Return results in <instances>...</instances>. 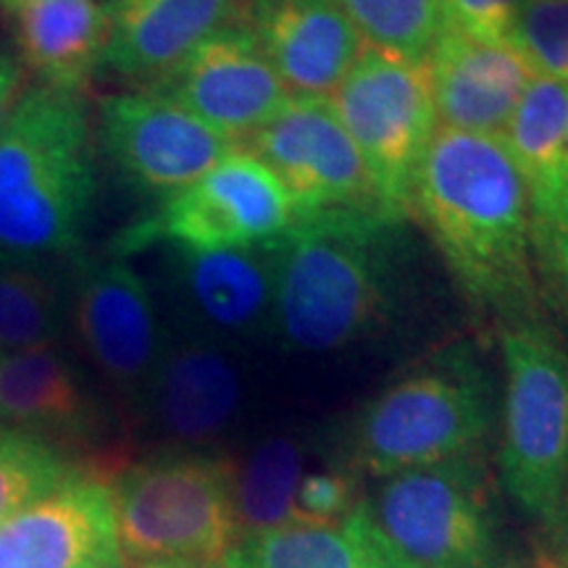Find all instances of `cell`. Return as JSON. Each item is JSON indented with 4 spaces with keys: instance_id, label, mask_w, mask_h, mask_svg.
Segmentation results:
<instances>
[{
    "instance_id": "cell-1",
    "label": "cell",
    "mask_w": 568,
    "mask_h": 568,
    "mask_svg": "<svg viewBox=\"0 0 568 568\" xmlns=\"http://www.w3.org/2000/svg\"><path fill=\"white\" fill-rule=\"evenodd\" d=\"M408 216L471 311L497 326L542 316L527 190L506 140L439 126Z\"/></svg>"
},
{
    "instance_id": "cell-2",
    "label": "cell",
    "mask_w": 568,
    "mask_h": 568,
    "mask_svg": "<svg viewBox=\"0 0 568 568\" xmlns=\"http://www.w3.org/2000/svg\"><path fill=\"white\" fill-rule=\"evenodd\" d=\"M414 282L410 219L376 205L301 216L276 247L272 335L308 355L353 351L400 322Z\"/></svg>"
},
{
    "instance_id": "cell-3",
    "label": "cell",
    "mask_w": 568,
    "mask_h": 568,
    "mask_svg": "<svg viewBox=\"0 0 568 568\" xmlns=\"http://www.w3.org/2000/svg\"><path fill=\"white\" fill-rule=\"evenodd\" d=\"M98 193L80 92L30 88L0 126V258L74 253Z\"/></svg>"
},
{
    "instance_id": "cell-4",
    "label": "cell",
    "mask_w": 568,
    "mask_h": 568,
    "mask_svg": "<svg viewBox=\"0 0 568 568\" xmlns=\"http://www.w3.org/2000/svg\"><path fill=\"white\" fill-rule=\"evenodd\" d=\"M500 393L471 339L426 355L368 397L347 429V460L361 477L487 456Z\"/></svg>"
},
{
    "instance_id": "cell-5",
    "label": "cell",
    "mask_w": 568,
    "mask_h": 568,
    "mask_svg": "<svg viewBox=\"0 0 568 568\" xmlns=\"http://www.w3.org/2000/svg\"><path fill=\"white\" fill-rule=\"evenodd\" d=\"M497 487L550 535L568 487V339L548 318L497 326Z\"/></svg>"
},
{
    "instance_id": "cell-6",
    "label": "cell",
    "mask_w": 568,
    "mask_h": 568,
    "mask_svg": "<svg viewBox=\"0 0 568 568\" xmlns=\"http://www.w3.org/2000/svg\"><path fill=\"white\" fill-rule=\"evenodd\" d=\"M109 485L124 560L219 568L243 539L234 464L216 453H163L109 474Z\"/></svg>"
},
{
    "instance_id": "cell-7",
    "label": "cell",
    "mask_w": 568,
    "mask_h": 568,
    "mask_svg": "<svg viewBox=\"0 0 568 568\" xmlns=\"http://www.w3.org/2000/svg\"><path fill=\"white\" fill-rule=\"evenodd\" d=\"M366 503L376 527L416 568H495L500 558L497 479L487 456L379 479Z\"/></svg>"
},
{
    "instance_id": "cell-8",
    "label": "cell",
    "mask_w": 568,
    "mask_h": 568,
    "mask_svg": "<svg viewBox=\"0 0 568 568\" xmlns=\"http://www.w3.org/2000/svg\"><path fill=\"white\" fill-rule=\"evenodd\" d=\"M329 103L364 159L376 209L410 219L418 169L439 130L429 61L366 45Z\"/></svg>"
},
{
    "instance_id": "cell-9",
    "label": "cell",
    "mask_w": 568,
    "mask_h": 568,
    "mask_svg": "<svg viewBox=\"0 0 568 568\" xmlns=\"http://www.w3.org/2000/svg\"><path fill=\"white\" fill-rule=\"evenodd\" d=\"M295 209L280 180L245 148H234L187 187L163 195L151 213L113 240L116 258L169 245L172 251L253 247L282 240Z\"/></svg>"
},
{
    "instance_id": "cell-10",
    "label": "cell",
    "mask_w": 568,
    "mask_h": 568,
    "mask_svg": "<svg viewBox=\"0 0 568 568\" xmlns=\"http://www.w3.org/2000/svg\"><path fill=\"white\" fill-rule=\"evenodd\" d=\"M145 90L193 113L232 145H245L293 101L243 21L213 32Z\"/></svg>"
},
{
    "instance_id": "cell-11",
    "label": "cell",
    "mask_w": 568,
    "mask_h": 568,
    "mask_svg": "<svg viewBox=\"0 0 568 568\" xmlns=\"http://www.w3.org/2000/svg\"><path fill=\"white\" fill-rule=\"evenodd\" d=\"M240 148L280 180L295 219L376 205L364 159L326 98H293Z\"/></svg>"
},
{
    "instance_id": "cell-12",
    "label": "cell",
    "mask_w": 568,
    "mask_h": 568,
    "mask_svg": "<svg viewBox=\"0 0 568 568\" xmlns=\"http://www.w3.org/2000/svg\"><path fill=\"white\" fill-rule=\"evenodd\" d=\"M98 140L126 182L159 195L187 187L234 151L230 140L151 90L103 98Z\"/></svg>"
},
{
    "instance_id": "cell-13",
    "label": "cell",
    "mask_w": 568,
    "mask_h": 568,
    "mask_svg": "<svg viewBox=\"0 0 568 568\" xmlns=\"http://www.w3.org/2000/svg\"><path fill=\"white\" fill-rule=\"evenodd\" d=\"M0 568H126L109 477L74 471L0 527Z\"/></svg>"
},
{
    "instance_id": "cell-14",
    "label": "cell",
    "mask_w": 568,
    "mask_h": 568,
    "mask_svg": "<svg viewBox=\"0 0 568 568\" xmlns=\"http://www.w3.org/2000/svg\"><path fill=\"white\" fill-rule=\"evenodd\" d=\"M84 351L124 393H142L161 364L159 314L138 268L126 258L82 261L71 301Z\"/></svg>"
},
{
    "instance_id": "cell-15",
    "label": "cell",
    "mask_w": 568,
    "mask_h": 568,
    "mask_svg": "<svg viewBox=\"0 0 568 568\" xmlns=\"http://www.w3.org/2000/svg\"><path fill=\"white\" fill-rule=\"evenodd\" d=\"M240 21L290 98L329 101L366 48L335 0H247Z\"/></svg>"
},
{
    "instance_id": "cell-16",
    "label": "cell",
    "mask_w": 568,
    "mask_h": 568,
    "mask_svg": "<svg viewBox=\"0 0 568 568\" xmlns=\"http://www.w3.org/2000/svg\"><path fill=\"white\" fill-rule=\"evenodd\" d=\"M439 126L503 138L535 80V69L510 42L493 45L443 27L429 55Z\"/></svg>"
},
{
    "instance_id": "cell-17",
    "label": "cell",
    "mask_w": 568,
    "mask_h": 568,
    "mask_svg": "<svg viewBox=\"0 0 568 568\" xmlns=\"http://www.w3.org/2000/svg\"><path fill=\"white\" fill-rule=\"evenodd\" d=\"M276 247L174 251L176 287L211 339L272 335L276 303Z\"/></svg>"
},
{
    "instance_id": "cell-18",
    "label": "cell",
    "mask_w": 568,
    "mask_h": 568,
    "mask_svg": "<svg viewBox=\"0 0 568 568\" xmlns=\"http://www.w3.org/2000/svg\"><path fill=\"white\" fill-rule=\"evenodd\" d=\"M148 397L163 435L201 447L234 424L245 400V382L237 361L216 339L193 337L163 351Z\"/></svg>"
},
{
    "instance_id": "cell-19",
    "label": "cell",
    "mask_w": 568,
    "mask_h": 568,
    "mask_svg": "<svg viewBox=\"0 0 568 568\" xmlns=\"http://www.w3.org/2000/svg\"><path fill=\"white\" fill-rule=\"evenodd\" d=\"M240 13V0H109L101 69L151 84Z\"/></svg>"
},
{
    "instance_id": "cell-20",
    "label": "cell",
    "mask_w": 568,
    "mask_h": 568,
    "mask_svg": "<svg viewBox=\"0 0 568 568\" xmlns=\"http://www.w3.org/2000/svg\"><path fill=\"white\" fill-rule=\"evenodd\" d=\"M21 69L42 88L80 92L103 67L109 17L98 0H34L13 13Z\"/></svg>"
},
{
    "instance_id": "cell-21",
    "label": "cell",
    "mask_w": 568,
    "mask_h": 568,
    "mask_svg": "<svg viewBox=\"0 0 568 568\" xmlns=\"http://www.w3.org/2000/svg\"><path fill=\"white\" fill-rule=\"evenodd\" d=\"M219 568H416L376 527L366 497L351 516L326 527H290L245 535Z\"/></svg>"
},
{
    "instance_id": "cell-22",
    "label": "cell",
    "mask_w": 568,
    "mask_h": 568,
    "mask_svg": "<svg viewBox=\"0 0 568 568\" xmlns=\"http://www.w3.org/2000/svg\"><path fill=\"white\" fill-rule=\"evenodd\" d=\"M90 424L80 376L53 345L0 353V429L82 437Z\"/></svg>"
},
{
    "instance_id": "cell-23",
    "label": "cell",
    "mask_w": 568,
    "mask_h": 568,
    "mask_svg": "<svg viewBox=\"0 0 568 568\" xmlns=\"http://www.w3.org/2000/svg\"><path fill=\"white\" fill-rule=\"evenodd\" d=\"M305 471V445L287 435L266 437L234 464V506L243 537L295 521V493Z\"/></svg>"
},
{
    "instance_id": "cell-24",
    "label": "cell",
    "mask_w": 568,
    "mask_h": 568,
    "mask_svg": "<svg viewBox=\"0 0 568 568\" xmlns=\"http://www.w3.org/2000/svg\"><path fill=\"white\" fill-rule=\"evenodd\" d=\"M527 190L531 247L542 297L568 322V153L518 169Z\"/></svg>"
},
{
    "instance_id": "cell-25",
    "label": "cell",
    "mask_w": 568,
    "mask_h": 568,
    "mask_svg": "<svg viewBox=\"0 0 568 568\" xmlns=\"http://www.w3.org/2000/svg\"><path fill=\"white\" fill-rule=\"evenodd\" d=\"M61 329V290L42 261L0 258V353L53 345Z\"/></svg>"
},
{
    "instance_id": "cell-26",
    "label": "cell",
    "mask_w": 568,
    "mask_h": 568,
    "mask_svg": "<svg viewBox=\"0 0 568 568\" xmlns=\"http://www.w3.org/2000/svg\"><path fill=\"white\" fill-rule=\"evenodd\" d=\"M368 48L426 59L443 30V0H335Z\"/></svg>"
},
{
    "instance_id": "cell-27",
    "label": "cell",
    "mask_w": 568,
    "mask_h": 568,
    "mask_svg": "<svg viewBox=\"0 0 568 568\" xmlns=\"http://www.w3.org/2000/svg\"><path fill=\"white\" fill-rule=\"evenodd\" d=\"M74 471L48 439L0 429V527Z\"/></svg>"
},
{
    "instance_id": "cell-28",
    "label": "cell",
    "mask_w": 568,
    "mask_h": 568,
    "mask_svg": "<svg viewBox=\"0 0 568 568\" xmlns=\"http://www.w3.org/2000/svg\"><path fill=\"white\" fill-rule=\"evenodd\" d=\"M510 45L537 77L568 84V0H524Z\"/></svg>"
},
{
    "instance_id": "cell-29",
    "label": "cell",
    "mask_w": 568,
    "mask_h": 568,
    "mask_svg": "<svg viewBox=\"0 0 568 568\" xmlns=\"http://www.w3.org/2000/svg\"><path fill=\"white\" fill-rule=\"evenodd\" d=\"M364 500L361 474L347 464L308 468L295 493V521L305 527H326L343 521Z\"/></svg>"
},
{
    "instance_id": "cell-30",
    "label": "cell",
    "mask_w": 568,
    "mask_h": 568,
    "mask_svg": "<svg viewBox=\"0 0 568 568\" xmlns=\"http://www.w3.org/2000/svg\"><path fill=\"white\" fill-rule=\"evenodd\" d=\"M524 0H443V27L493 45L510 42Z\"/></svg>"
},
{
    "instance_id": "cell-31",
    "label": "cell",
    "mask_w": 568,
    "mask_h": 568,
    "mask_svg": "<svg viewBox=\"0 0 568 568\" xmlns=\"http://www.w3.org/2000/svg\"><path fill=\"white\" fill-rule=\"evenodd\" d=\"M21 95H24V69L17 55L0 51V126L11 116Z\"/></svg>"
},
{
    "instance_id": "cell-32",
    "label": "cell",
    "mask_w": 568,
    "mask_h": 568,
    "mask_svg": "<svg viewBox=\"0 0 568 568\" xmlns=\"http://www.w3.org/2000/svg\"><path fill=\"white\" fill-rule=\"evenodd\" d=\"M550 537H552V542H556L560 564H564L560 568H568V487H566V495H564V506H560L558 521H556V527H552Z\"/></svg>"
},
{
    "instance_id": "cell-33",
    "label": "cell",
    "mask_w": 568,
    "mask_h": 568,
    "mask_svg": "<svg viewBox=\"0 0 568 568\" xmlns=\"http://www.w3.org/2000/svg\"><path fill=\"white\" fill-rule=\"evenodd\" d=\"M30 3H34V0H0V11H6L9 17H13V13L21 11L24 6H30Z\"/></svg>"
},
{
    "instance_id": "cell-34",
    "label": "cell",
    "mask_w": 568,
    "mask_h": 568,
    "mask_svg": "<svg viewBox=\"0 0 568 568\" xmlns=\"http://www.w3.org/2000/svg\"><path fill=\"white\" fill-rule=\"evenodd\" d=\"M140 568H201V566H190V564H153V566H140Z\"/></svg>"
}]
</instances>
